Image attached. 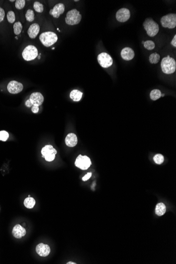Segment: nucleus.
Here are the masks:
<instances>
[{
    "instance_id": "nucleus-1",
    "label": "nucleus",
    "mask_w": 176,
    "mask_h": 264,
    "mask_svg": "<svg viewBox=\"0 0 176 264\" xmlns=\"http://www.w3.org/2000/svg\"><path fill=\"white\" fill-rule=\"evenodd\" d=\"M161 67L164 73L167 74H172L176 71V61L168 55L163 59L161 63Z\"/></svg>"
},
{
    "instance_id": "nucleus-2",
    "label": "nucleus",
    "mask_w": 176,
    "mask_h": 264,
    "mask_svg": "<svg viewBox=\"0 0 176 264\" xmlns=\"http://www.w3.org/2000/svg\"><path fill=\"white\" fill-rule=\"evenodd\" d=\"M143 25L147 32V34L150 37H155L159 32V25L151 18H147L144 21Z\"/></svg>"
},
{
    "instance_id": "nucleus-3",
    "label": "nucleus",
    "mask_w": 176,
    "mask_h": 264,
    "mask_svg": "<svg viewBox=\"0 0 176 264\" xmlns=\"http://www.w3.org/2000/svg\"><path fill=\"white\" fill-rule=\"evenodd\" d=\"M40 40L46 47H50L58 41V36L53 32H45L40 35Z\"/></svg>"
},
{
    "instance_id": "nucleus-4",
    "label": "nucleus",
    "mask_w": 176,
    "mask_h": 264,
    "mask_svg": "<svg viewBox=\"0 0 176 264\" xmlns=\"http://www.w3.org/2000/svg\"><path fill=\"white\" fill-rule=\"evenodd\" d=\"M81 19V15L79 11L76 9H73L68 12L65 17V22L68 25H74L79 24Z\"/></svg>"
},
{
    "instance_id": "nucleus-5",
    "label": "nucleus",
    "mask_w": 176,
    "mask_h": 264,
    "mask_svg": "<svg viewBox=\"0 0 176 264\" xmlns=\"http://www.w3.org/2000/svg\"><path fill=\"white\" fill-rule=\"evenodd\" d=\"M38 56V51L35 46L32 45H27L24 49L22 52V57L27 61L33 60Z\"/></svg>"
},
{
    "instance_id": "nucleus-6",
    "label": "nucleus",
    "mask_w": 176,
    "mask_h": 264,
    "mask_svg": "<svg viewBox=\"0 0 176 264\" xmlns=\"http://www.w3.org/2000/svg\"><path fill=\"white\" fill-rule=\"evenodd\" d=\"M160 22L163 28L173 29L176 26V14L175 13L167 14L161 17Z\"/></svg>"
},
{
    "instance_id": "nucleus-7",
    "label": "nucleus",
    "mask_w": 176,
    "mask_h": 264,
    "mask_svg": "<svg viewBox=\"0 0 176 264\" xmlns=\"http://www.w3.org/2000/svg\"><path fill=\"white\" fill-rule=\"evenodd\" d=\"M41 154L46 161H53L55 158L57 151L51 145H46L41 150Z\"/></svg>"
},
{
    "instance_id": "nucleus-8",
    "label": "nucleus",
    "mask_w": 176,
    "mask_h": 264,
    "mask_svg": "<svg viewBox=\"0 0 176 264\" xmlns=\"http://www.w3.org/2000/svg\"><path fill=\"white\" fill-rule=\"evenodd\" d=\"M91 165L90 159L87 156H82L80 154L76 159L75 161V165L77 167L81 170H87Z\"/></svg>"
},
{
    "instance_id": "nucleus-9",
    "label": "nucleus",
    "mask_w": 176,
    "mask_h": 264,
    "mask_svg": "<svg viewBox=\"0 0 176 264\" xmlns=\"http://www.w3.org/2000/svg\"><path fill=\"white\" fill-rule=\"evenodd\" d=\"M98 61L100 65L104 68H108L113 64V60L111 56L105 52H103L99 55Z\"/></svg>"
},
{
    "instance_id": "nucleus-10",
    "label": "nucleus",
    "mask_w": 176,
    "mask_h": 264,
    "mask_svg": "<svg viewBox=\"0 0 176 264\" xmlns=\"http://www.w3.org/2000/svg\"><path fill=\"white\" fill-rule=\"evenodd\" d=\"M7 90L12 94H17L21 92L23 89V86L20 82L16 81H12L7 85Z\"/></svg>"
},
{
    "instance_id": "nucleus-11",
    "label": "nucleus",
    "mask_w": 176,
    "mask_h": 264,
    "mask_svg": "<svg viewBox=\"0 0 176 264\" xmlns=\"http://www.w3.org/2000/svg\"><path fill=\"white\" fill-rule=\"evenodd\" d=\"M130 12L126 8H122L119 10L116 13V19L120 22H125L130 17Z\"/></svg>"
},
{
    "instance_id": "nucleus-12",
    "label": "nucleus",
    "mask_w": 176,
    "mask_h": 264,
    "mask_svg": "<svg viewBox=\"0 0 176 264\" xmlns=\"http://www.w3.org/2000/svg\"><path fill=\"white\" fill-rule=\"evenodd\" d=\"M36 252L40 256L47 257L51 252L50 247L46 244L40 243L36 247Z\"/></svg>"
},
{
    "instance_id": "nucleus-13",
    "label": "nucleus",
    "mask_w": 176,
    "mask_h": 264,
    "mask_svg": "<svg viewBox=\"0 0 176 264\" xmlns=\"http://www.w3.org/2000/svg\"><path fill=\"white\" fill-rule=\"evenodd\" d=\"M29 100L33 106H39L43 102L44 97L41 93L34 92L31 95Z\"/></svg>"
},
{
    "instance_id": "nucleus-14",
    "label": "nucleus",
    "mask_w": 176,
    "mask_h": 264,
    "mask_svg": "<svg viewBox=\"0 0 176 264\" xmlns=\"http://www.w3.org/2000/svg\"><path fill=\"white\" fill-rule=\"evenodd\" d=\"M65 6L63 3L57 4L54 6L53 9L50 11V14L54 18H59L61 14L65 12Z\"/></svg>"
},
{
    "instance_id": "nucleus-15",
    "label": "nucleus",
    "mask_w": 176,
    "mask_h": 264,
    "mask_svg": "<svg viewBox=\"0 0 176 264\" xmlns=\"http://www.w3.org/2000/svg\"><path fill=\"white\" fill-rule=\"evenodd\" d=\"M27 233L26 229L19 224L16 225L12 229V235L15 238L20 239L24 236Z\"/></svg>"
},
{
    "instance_id": "nucleus-16",
    "label": "nucleus",
    "mask_w": 176,
    "mask_h": 264,
    "mask_svg": "<svg viewBox=\"0 0 176 264\" xmlns=\"http://www.w3.org/2000/svg\"><path fill=\"white\" fill-rule=\"evenodd\" d=\"M121 55L123 60L126 61H130L134 58L135 52L132 49L127 47L122 49L121 52Z\"/></svg>"
},
{
    "instance_id": "nucleus-17",
    "label": "nucleus",
    "mask_w": 176,
    "mask_h": 264,
    "mask_svg": "<svg viewBox=\"0 0 176 264\" xmlns=\"http://www.w3.org/2000/svg\"><path fill=\"white\" fill-rule=\"evenodd\" d=\"M65 144L68 147H73L75 146L78 143V139L77 136L75 134L71 133L68 134L65 139Z\"/></svg>"
},
{
    "instance_id": "nucleus-18",
    "label": "nucleus",
    "mask_w": 176,
    "mask_h": 264,
    "mask_svg": "<svg viewBox=\"0 0 176 264\" xmlns=\"http://www.w3.org/2000/svg\"><path fill=\"white\" fill-rule=\"evenodd\" d=\"M40 31V26L37 23H34L31 25L29 28L27 33L30 38L31 39H35L37 37V35Z\"/></svg>"
},
{
    "instance_id": "nucleus-19",
    "label": "nucleus",
    "mask_w": 176,
    "mask_h": 264,
    "mask_svg": "<svg viewBox=\"0 0 176 264\" xmlns=\"http://www.w3.org/2000/svg\"><path fill=\"white\" fill-rule=\"evenodd\" d=\"M82 94H83L82 92L80 91L79 90H73L70 93V96L72 100H73L75 102H78L81 99Z\"/></svg>"
},
{
    "instance_id": "nucleus-20",
    "label": "nucleus",
    "mask_w": 176,
    "mask_h": 264,
    "mask_svg": "<svg viewBox=\"0 0 176 264\" xmlns=\"http://www.w3.org/2000/svg\"><path fill=\"white\" fill-rule=\"evenodd\" d=\"M166 211V207L164 203L162 202L159 203L156 207V213L158 216H161L163 215Z\"/></svg>"
},
{
    "instance_id": "nucleus-21",
    "label": "nucleus",
    "mask_w": 176,
    "mask_h": 264,
    "mask_svg": "<svg viewBox=\"0 0 176 264\" xmlns=\"http://www.w3.org/2000/svg\"><path fill=\"white\" fill-rule=\"evenodd\" d=\"M35 205V200L32 198L29 197L25 198L24 201V205L28 209H32L34 207Z\"/></svg>"
},
{
    "instance_id": "nucleus-22",
    "label": "nucleus",
    "mask_w": 176,
    "mask_h": 264,
    "mask_svg": "<svg viewBox=\"0 0 176 264\" xmlns=\"http://www.w3.org/2000/svg\"><path fill=\"white\" fill-rule=\"evenodd\" d=\"M161 92L159 90H153L150 92V96L151 99L155 101L159 99L161 96Z\"/></svg>"
},
{
    "instance_id": "nucleus-23",
    "label": "nucleus",
    "mask_w": 176,
    "mask_h": 264,
    "mask_svg": "<svg viewBox=\"0 0 176 264\" xmlns=\"http://www.w3.org/2000/svg\"><path fill=\"white\" fill-rule=\"evenodd\" d=\"M160 56L159 54L154 53H152L149 57V61L151 64H157L159 62Z\"/></svg>"
},
{
    "instance_id": "nucleus-24",
    "label": "nucleus",
    "mask_w": 176,
    "mask_h": 264,
    "mask_svg": "<svg viewBox=\"0 0 176 264\" xmlns=\"http://www.w3.org/2000/svg\"><path fill=\"white\" fill-rule=\"evenodd\" d=\"M14 32L15 35H19L22 30V25L20 22H17L15 23L13 25Z\"/></svg>"
},
{
    "instance_id": "nucleus-25",
    "label": "nucleus",
    "mask_w": 176,
    "mask_h": 264,
    "mask_svg": "<svg viewBox=\"0 0 176 264\" xmlns=\"http://www.w3.org/2000/svg\"><path fill=\"white\" fill-rule=\"evenodd\" d=\"M25 18L27 20L30 22L34 21V13L33 11L32 10H28L25 14Z\"/></svg>"
},
{
    "instance_id": "nucleus-26",
    "label": "nucleus",
    "mask_w": 176,
    "mask_h": 264,
    "mask_svg": "<svg viewBox=\"0 0 176 264\" xmlns=\"http://www.w3.org/2000/svg\"><path fill=\"white\" fill-rule=\"evenodd\" d=\"M153 160L158 165H161L164 161V157L162 154H156L153 157Z\"/></svg>"
},
{
    "instance_id": "nucleus-27",
    "label": "nucleus",
    "mask_w": 176,
    "mask_h": 264,
    "mask_svg": "<svg viewBox=\"0 0 176 264\" xmlns=\"http://www.w3.org/2000/svg\"><path fill=\"white\" fill-rule=\"evenodd\" d=\"M34 9L38 13H42L43 11V5L39 2H35L33 4Z\"/></svg>"
},
{
    "instance_id": "nucleus-28",
    "label": "nucleus",
    "mask_w": 176,
    "mask_h": 264,
    "mask_svg": "<svg viewBox=\"0 0 176 264\" xmlns=\"http://www.w3.org/2000/svg\"><path fill=\"white\" fill-rule=\"evenodd\" d=\"M145 48L148 50H152L155 47V44L153 42L150 40L146 41L143 43Z\"/></svg>"
},
{
    "instance_id": "nucleus-29",
    "label": "nucleus",
    "mask_w": 176,
    "mask_h": 264,
    "mask_svg": "<svg viewBox=\"0 0 176 264\" xmlns=\"http://www.w3.org/2000/svg\"><path fill=\"white\" fill-rule=\"evenodd\" d=\"M7 19L8 22L9 23H13L15 22V14H14L13 11H10L7 13Z\"/></svg>"
},
{
    "instance_id": "nucleus-30",
    "label": "nucleus",
    "mask_w": 176,
    "mask_h": 264,
    "mask_svg": "<svg viewBox=\"0 0 176 264\" xmlns=\"http://www.w3.org/2000/svg\"><path fill=\"white\" fill-rule=\"evenodd\" d=\"M15 7L18 10H21L25 7V1L24 0H17L15 1Z\"/></svg>"
},
{
    "instance_id": "nucleus-31",
    "label": "nucleus",
    "mask_w": 176,
    "mask_h": 264,
    "mask_svg": "<svg viewBox=\"0 0 176 264\" xmlns=\"http://www.w3.org/2000/svg\"><path fill=\"white\" fill-rule=\"evenodd\" d=\"M9 137V134L5 131H0V140L5 141Z\"/></svg>"
},
{
    "instance_id": "nucleus-32",
    "label": "nucleus",
    "mask_w": 176,
    "mask_h": 264,
    "mask_svg": "<svg viewBox=\"0 0 176 264\" xmlns=\"http://www.w3.org/2000/svg\"><path fill=\"white\" fill-rule=\"evenodd\" d=\"M5 17V12L2 8L0 7V22L3 21Z\"/></svg>"
},
{
    "instance_id": "nucleus-33",
    "label": "nucleus",
    "mask_w": 176,
    "mask_h": 264,
    "mask_svg": "<svg viewBox=\"0 0 176 264\" xmlns=\"http://www.w3.org/2000/svg\"><path fill=\"white\" fill-rule=\"evenodd\" d=\"M92 176V173L91 172H89V173H88L87 175H85V176H84L83 178H82V180L83 181H87L89 179H90V178Z\"/></svg>"
},
{
    "instance_id": "nucleus-34",
    "label": "nucleus",
    "mask_w": 176,
    "mask_h": 264,
    "mask_svg": "<svg viewBox=\"0 0 176 264\" xmlns=\"http://www.w3.org/2000/svg\"><path fill=\"white\" fill-rule=\"evenodd\" d=\"M31 110H32V112H33V113H37V112H39V106H33L32 107Z\"/></svg>"
},
{
    "instance_id": "nucleus-35",
    "label": "nucleus",
    "mask_w": 176,
    "mask_h": 264,
    "mask_svg": "<svg viewBox=\"0 0 176 264\" xmlns=\"http://www.w3.org/2000/svg\"><path fill=\"white\" fill-rule=\"evenodd\" d=\"M171 44L174 47H176V35H175L174 36L173 38V40L171 41Z\"/></svg>"
},
{
    "instance_id": "nucleus-36",
    "label": "nucleus",
    "mask_w": 176,
    "mask_h": 264,
    "mask_svg": "<svg viewBox=\"0 0 176 264\" xmlns=\"http://www.w3.org/2000/svg\"><path fill=\"white\" fill-rule=\"evenodd\" d=\"M25 106H27V107H28V108H30V107L33 106L32 104L31 103L30 101V100L29 99H28L26 101V102H25Z\"/></svg>"
},
{
    "instance_id": "nucleus-37",
    "label": "nucleus",
    "mask_w": 176,
    "mask_h": 264,
    "mask_svg": "<svg viewBox=\"0 0 176 264\" xmlns=\"http://www.w3.org/2000/svg\"><path fill=\"white\" fill-rule=\"evenodd\" d=\"M67 264H77V263H73V262H71V261H69V262H68V263H67Z\"/></svg>"
},
{
    "instance_id": "nucleus-38",
    "label": "nucleus",
    "mask_w": 176,
    "mask_h": 264,
    "mask_svg": "<svg viewBox=\"0 0 176 264\" xmlns=\"http://www.w3.org/2000/svg\"><path fill=\"white\" fill-rule=\"evenodd\" d=\"M41 53H40V54L39 55H38V59H41Z\"/></svg>"
},
{
    "instance_id": "nucleus-39",
    "label": "nucleus",
    "mask_w": 176,
    "mask_h": 264,
    "mask_svg": "<svg viewBox=\"0 0 176 264\" xmlns=\"http://www.w3.org/2000/svg\"><path fill=\"white\" fill-rule=\"evenodd\" d=\"M10 2H14L15 1H14V0H12H12H10Z\"/></svg>"
},
{
    "instance_id": "nucleus-40",
    "label": "nucleus",
    "mask_w": 176,
    "mask_h": 264,
    "mask_svg": "<svg viewBox=\"0 0 176 264\" xmlns=\"http://www.w3.org/2000/svg\"><path fill=\"white\" fill-rule=\"evenodd\" d=\"M164 94H161V96H165V95H164Z\"/></svg>"
},
{
    "instance_id": "nucleus-41",
    "label": "nucleus",
    "mask_w": 176,
    "mask_h": 264,
    "mask_svg": "<svg viewBox=\"0 0 176 264\" xmlns=\"http://www.w3.org/2000/svg\"><path fill=\"white\" fill-rule=\"evenodd\" d=\"M15 38L16 39H18V38H17V37H15Z\"/></svg>"
},
{
    "instance_id": "nucleus-42",
    "label": "nucleus",
    "mask_w": 176,
    "mask_h": 264,
    "mask_svg": "<svg viewBox=\"0 0 176 264\" xmlns=\"http://www.w3.org/2000/svg\"><path fill=\"white\" fill-rule=\"evenodd\" d=\"M54 49H55V48H53L52 49V50H54Z\"/></svg>"
},
{
    "instance_id": "nucleus-43",
    "label": "nucleus",
    "mask_w": 176,
    "mask_h": 264,
    "mask_svg": "<svg viewBox=\"0 0 176 264\" xmlns=\"http://www.w3.org/2000/svg\"><path fill=\"white\" fill-rule=\"evenodd\" d=\"M144 42H144V41H142V43H144Z\"/></svg>"
}]
</instances>
